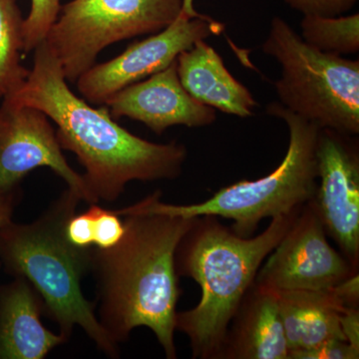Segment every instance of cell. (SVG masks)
<instances>
[{"mask_svg":"<svg viewBox=\"0 0 359 359\" xmlns=\"http://www.w3.org/2000/svg\"><path fill=\"white\" fill-rule=\"evenodd\" d=\"M124 217L122 240L92 249L90 273L96 283V316L119 346L135 328L148 327L168 359H176L177 304L182 290L175 256L195 218L157 211L143 200L116 210Z\"/></svg>","mask_w":359,"mask_h":359,"instance_id":"6da1fadb","label":"cell"},{"mask_svg":"<svg viewBox=\"0 0 359 359\" xmlns=\"http://www.w3.org/2000/svg\"><path fill=\"white\" fill-rule=\"evenodd\" d=\"M33 53L25 81L4 99L40 110L51 120L61 149L76 155L98 202H114L130 182L181 176L188 157L185 145L176 141L153 143L132 134L113 119L107 106L92 107L73 93L45 40Z\"/></svg>","mask_w":359,"mask_h":359,"instance_id":"7a4b0ae2","label":"cell"},{"mask_svg":"<svg viewBox=\"0 0 359 359\" xmlns=\"http://www.w3.org/2000/svg\"><path fill=\"white\" fill-rule=\"evenodd\" d=\"M299 212L275 217L263 233L249 238L216 217L195 218L175 256L178 276L193 278L201 287L199 304L176 318V330L190 339L193 358L221 359L231 320Z\"/></svg>","mask_w":359,"mask_h":359,"instance_id":"3957f363","label":"cell"},{"mask_svg":"<svg viewBox=\"0 0 359 359\" xmlns=\"http://www.w3.org/2000/svg\"><path fill=\"white\" fill-rule=\"evenodd\" d=\"M81 198L65 189L34 221L7 222L0 229V263L7 275L32 283L44 304V316L59 327L66 341L76 327L111 358H119V346L111 340L96 316L95 302L82 292L90 273L92 249L70 244L65 235L67 219L77 212Z\"/></svg>","mask_w":359,"mask_h":359,"instance_id":"277c9868","label":"cell"},{"mask_svg":"<svg viewBox=\"0 0 359 359\" xmlns=\"http://www.w3.org/2000/svg\"><path fill=\"white\" fill-rule=\"evenodd\" d=\"M266 112L287 123L290 134L287 154L271 173L224 187L198 204H168L161 201L160 191L144 198V202L157 211L185 218L211 216L231 219V230L245 238L252 237L264 219L301 211L313 201L318 188L316 144L320 128L278 102L269 104Z\"/></svg>","mask_w":359,"mask_h":359,"instance_id":"5b68a950","label":"cell"},{"mask_svg":"<svg viewBox=\"0 0 359 359\" xmlns=\"http://www.w3.org/2000/svg\"><path fill=\"white\" fill-rule=\"evenodd\" d=\"M263 51L278 61L280 105L320 129L359 133V61L313 48L283 18L271 23Z\"/></svg>","mask_w":359,"mask_h":359,"instance_id":"8992f818","label":"cell"},{"mask_svg":"<svg viewBox=\"0 0 359 359\" xmlns=\"http://www.w3.org/2000/svg\"><path fill=\"white\" fill-rule=\"evenodd\" d=\"M182 9L183 0H71L61 7L45 42L66 80L76 83L106 47L160 32Z\"/></svg>","mask_w":359,"mask_h":359,"instance_id":"52a82bcc","label":"cell"},{"mask_svg":"<svg viewBox=\"0 0 359 359\" xmlns=\"http://www.w3.org/2000/svg\"><path fill=\"white\" fill-rule=\"evenodd\" d=\"M268 257L255 283L273 292L330 290L358 273V269L328 243L311 201L302 208Z\"/></svg>","mask_w":359,"mask_h":359,"instance_id":"ba28073f","label":"cell"},{"mask_svg":"<svg viewBox=\"0 0 359 359\" xmlns=\"http://www.w3.org/2000/svg\"><path fill=\"white\" fill-rule=\"evenodd\" d=\"M224 30L223 23L205 14L189 18L181 13L165 29L129 45L107 62L95 63L78 78V91L87 102L104 105L120 90L164 70L196 42L218 36Z\"/></svg>","mask_w":359,"mask_h":359,"instance_id":"9c48e42d","label":"cell"},{"mask_svg":"<svg viewBox=\"0 0 359 359\" xmlns=\"http://www.w3.org/2000/svg\"><path fill=\"white\" fill-rule=\"evenodd\" d=\"M39 168H48L86 204L98 200L90 192L83 175L66 160L51 120L35 108L0 101V191L21 186Z\"/></svg>","mask_w":359,"mask_h":359,"instance_id":"30bf717a","label":"cell"},{"mask_svg":"<svg viewBox=\"0 0 359 359\" xmlns=\"http://www.w3.org/2000/svg\"><path fill=\"white\" fill-rule=\"evenodd\" d=\"M353 137L320 129L318 188L311 202L327 236L359 269V151Z\"/></svg>","mask_w":359,"mask_h":359,"instance_id":"8fae6325","label":"cell"},{"mask_svg":"<svg viewBox=\"0 0 359 359\" xmlns=\"http://www.w3.org/2000/svg\"><path fill=\"white\" fill-rule=\"evenodd\" d=\"M104 105L113 119L127 117L161 135L169 127L198 128L216 121V109L198 102L180 82L176 61L155 74L129 85Z\"/></svg>","mask_w":359,"mask_h":359,"instance_id":"7c38bea8","label":"cell"},{"mask_svg":"<svg viewBox=\"0 0 359 359\" xmlns=\"http://www.w3.org/2000/svg\"><path fill=\"white\" fill-rule=\"evenodd\" d=\"M43 314L41 297L25 278L0 285V359H44L67 342L44 327Z\"/></svg>","mask_w":359,"mask_h":359,"instance_id":"4fadbf2b","label":"cell"},{"mask_svg":"<svg viewBox=\"0 0 359 359\" xmlns=\"http://www.w3.org/2000/svg\"><path fill=\"white\" fill-rule=\"evenodd\" d=\"M221 359H290L278 295L256 283L231 321Z\"/></svg>","mask_w":359,"mask_h":359,"instance_id":"5bb4252c","label":"cell"},{"mask_svg":"<svg viewBox=\"0 0 359 359\" xmlns=\"http://www.w3.org/2000/svg\"><path fill=\"white\" fill-rule=\"evenodd\" d=\"M176 65L182 86L198 102L241 118L254 114V96L231 74L218 52L205 40L182 52Z\"/></svg>","mask_w":359,"mask_h":359,"instance_id":"9a60e30c","label":"cell"},{"mask_svg":"<svg viewBox=\"0 0 359 359\" xmlns=\"http://www.w3.org/2000/svg\"><path fill=\"white\" fill-rule=\"evenodd\" d=\"M276 292L289 344L290 359L330 340L346 341L341 330V314L348 308L334 287Z\"/></svg>","mask_w":359,"mask_h":359,"instance_id":"2e32d148","label":"cell"},{"mask_svg":"<svg viewBox=\"0 0 359 359\" xmlns=\"http://www.w3.org/2000/svg\"><path fill=\"white\" fill-rule=\"evenodd\" d=\"M25 18L18 0H0V101L20 88L29 70L23 66Z\"/></svg>","mask_w":359,"mask_h":359,"instance_id":"e0dca14e","label":"cell"},{"mask_svg":"<svg viewBox=\"0 0 359 359\" xmlns=\"http://www.w3.org/2000/svg\"><path fill=\"white\" fill-rule=\"evenodd\" d=\"M302 39L313 48L325 53H358L359 50V14L325 18L304 15Z\"/></svg>","mask_w":359,"mask_h":359,"instance_id":"ac0fdd59","label":"cell"},{"mask_svg":"<svg viewBox=\"0 0 359 359\" xmlns=\"http://www.w3.org/2000/svg\"><path fill=\"white\" fill-rule=\"evenodd\" d=\"M61 7V0H32L29 14L23 25L25 55L44 41L52 25L57 20Z\"/></svg>","mask_w":359,"mask_h":359,"instance_id":"d6986e66","label":"cell"},{"mask_svg":"<svg viewBox=\"0 0 359 359\" xmlns=\"http://www.w3.org/2000/svg\"><path fill=\"white\" fill-rule=\"evenodd\" d=\"M93 223V245L101 250L111 249L122 240L124 221L116 210L104 209L98 203L89 205Z\"/></svg>","mask_w":359,"mask_h":359,"instance_id":"ffe728a7","label":"cell"},{"mask_svg":"<svg viewBox=\"0 0 359 359\" xmlns=\"http://www.w3.org/2000/svg\"><path fill=\"white\" fill-rule=\"evenodd\" d=\"M285 4L302 15H318L334 18L351 11L358 0H283Z\"/></svg>","mask_w":359,"mask_h":359,"instance_id":"44dd1931","label":"cell"},{"mask_svg":"<svg viewBox=\"0 0 359 359\" xmlns=\"http://www.w3.org/2000/svg\"><path fill=\"white\" fill-rule=\"evenodd\" d=\"M65 235L70 244L81 249H88L93 245V223L89 210L75 212L67 219Z\"/></svg>","mask_w":359,"mask_h":359,"instance_id":"7402d4cb","label":"cell"},{"mask_svg":"<svg viewBox=\"0 0 359 359\" xmlns=\"http://www.w3.org/2000/svg\"><path fill=\"white\" fill-rule=\"evenodd\" d=\"M359 349L346 340H330L325 344L297 354L294 359H358Z\"/></svg>","mask_w":359,"mask_h":359,"instance_id":"603a6c76","label":"cell"},{"mask_svg":"<svg viewBox=\"0 0 359 359\" xmlns=\"http://www.w3.org/2000/svg\"><path fill=\"white\" fill-rule=\"evenodd\" d=\"M23 197L22 187L18 186L8 190L0 191V229L7 222L13 219L14 212ZM1 269V263H0Z\"/></svg>","mask_w":359,"mask_h":359,"instance_id":"cb8c5ba5","label":"cell"},{"mask_svg":"<svg viewBox=\"0 0 359 359\" xmlns=\"http://www.w3.org/2000/svg\"><path fill=\"white\" fill-rule=\"evenodd\" d=\"M341 330L346 341L359 349L358 308H348L341 314Z\"/></svg>","mask_w":359,"mask_h":359,"instance_id":"d4e9b609","label":"cell"},{"mask_svg":"<svg viewBox=\"0 0 359 359\" xmlns=\"http://www.w3.org/2000/svg\"><path fill=\"white\" fill-rule=\"evenodd\" d=\"M182 13L189 18H198L201 15V13H198L195 7H194V0H183Z\"/></svg>","mask_w":359,"mask_h":359,"instance_id":"484cf974","label":"cell"}]
</instances>
